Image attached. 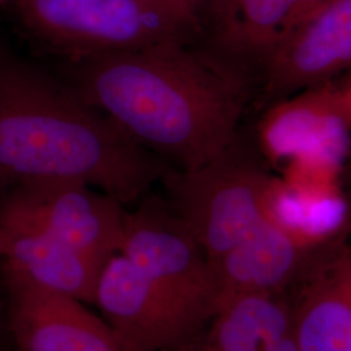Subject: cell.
Segmentation results:
<instances>
[{"instance_id":"ac0fdd59","label":"cell","mask_w":351,"mask_h":351,"mask_svg":"<svg viewBox=\"0 0 351 351\" xmlns=\"http://www.w3.org/2000/svg\"><path fill=\"white\" fill-rule=\"evenodd\" d=\"M339 88L351 121V71L346 73V78L342 82H339Z\"/></svg>"},{"instance_id":"5b68a950","label":"cell","mask_w":351,"mask_h":351,"mask_svg":"<svg viewBox=\"0 0 351 351\" xmlns=\"http://www.w3.org/2000/svg\"><path fill=\"white\" fill-rule=\"evenodd\" d=\"M265 163L298 184H339L351 155V121L339 82L329 81L269 103L255 134Z\"/></svg>"},{"instance_id":"e0dca14e","label":"cell","mask_w":351,"mask_h":351,"mask_svg":"<svg viewBox=\"0 0 351 351\" xmlns=\"http://www.w3.org/2000/svg\"><path fill=\"white\" fill-rule=\"evenodd\" d=\"M165 3L177 7L182 11L191 14L199 24H201V20H199V14H198V7H197V0H163ZM202 26V24H201ZM203 30V29H202Z\"/></svg>"},{"instance_id":"3957f363","label":"cell","mask_w":351,"mask_h":351,"mask_svg":"<svg viewBox=\"0 0 351 351\" xmlns=\"http://www.w3.org/2000/svg\"><path fill=\"white\" fill-rule=\"evenodd\" d=\"M5 1L26 34L64 60L203 40L201 24L163 0Z\"/></svg>"},{"instance_id":"7c38bea8","label":"cell","mask_w":351,"mask_h":351,"mask_svg":"<svg viewBox=\"0 0 351 351\" xmlns=\"http://www.w3.org/2000/svg\"><path fill=\"white\" fill-rule=\"evenodd\" d=\"M5 287L7 326L20 351H125L84 302L24 284Z\"/></svg>"},{"instance_id":"9a60e30c","label":"cell","mask_w":351,"mask_h":351,"mask_svg":"<svg viewBox=\"0 0 351 351\" xmlns=\"http://www.w3.org/2000/svg\"><path fill=\"white\" fill-rule=\"evenodd\" d=\"M289 333L288 300L272 294L243 295L219 308L204 351H267Z\"/></svg>"},{"instance_id":"d6986e66","label":"cell","mask_w":351,"mask_h":351,"mask_svg":"<svg viewBox=\"0 0 351 351\" xmlns=\"http://www.w3.org/2000/svg\"><path fill=\"white\" fill-rule=\"evenodd\" d=\"M267 351H298L297 346L294 343V339L291 336V332L289 333L288 336H285L284 339L277 341L275 345H272Z\"/></svg>"},{"instance_id":"52a82bcc","label":"cell","mask_w":351,"mask_h":351,"mask_svg":"<svg viewBox=\"0 0 351 351\" xmlns=\"http://www.w3.org/2000/svg\"><path fill=\"white\" fill-rule=\"evenodd\" d=\"M126 211L78 180H43L5 191L0 215L37 226L101 265L119 252Z\"/></svg>"},{"instance_id":"8fae6325","label":"cell","mask_w":351,"mask_h":351,"mask_svg":"<svg viewBox=\"0 0 351 351\" xmlns=\"http://www.w3.org/2000/svg\"><path fill=\"white\" fill-rule=\"evenodd\" d=\"M290 332L298 351H351V247L339 237L291 287Z\"/></svg>"},{"instance_id":"8992f818","label":"cell","mask_w":351,"mask_h":351,"mask_svg":"<svg viewBox=\"0 0 351 351\" xmlns=\"http://www.w3.org/2000/svg\"><path fill=\"white\" fill-rule=\"evenodd\" d=\"M146 195L136 210L125 213L119 252L202 332L219 310L213 267L168 201Z\"/></svg>"},{"instance_id":"44dd1931","label":"cell","mask_w":351,"mask_h":351,"mask_svg":"<svg viewBox=\"0 0 351 351\" xmlns=\"http://www.w3.org/2000/svg\"><path fill=\"white\" fill-rule=\"evenodd\" d=\"M1 1H4V0H0V3H1Z\"/></svg>"},{"instance_id":"30bf717a","label":"cell","mask_w":351,"mask_h":351,"mask_svg":"<svg viewBox=\"0 0 351 351\" xmlns=\"http://www.w3.org/2000/svg\"><path fill=\"white\" fill-rule=\"evenodd\" d=\"M330 239L308 236L274 217L265 219L239 245L210 262L219 308L243 295H282Z\"/></svg>"},{"instance_id":"ba28073f","label":"cell","mask_w":351,"mask_h":351,"mask_svg":"<svg viewBox=\"0 0 351 351\" xmlns=\"http://www.w3.org/2000/svg\"><path fill=\"white\" fill-rule=\"evenodd\" d=\"M125 351H164L198 343L202 332L136 264L120 252L101 267L95 303Z\"/></svg>"},{"instance_id":"ffe728a7","label":"cell","mask_w":351,"mask_h":351,"mask_svg":"<svg viewBox=\"0 0 351 351\" xmlns=\"http://www.w3.org/2000/svg\"><path fill=\"white\" fill-rule=\"evenodd\" d=\"M164 351H204V345L201 346V345H199V342H198V343L190 345V346H186V348H180V349H172V350Z\"/></svg>"},{"instance_id":"6da1fadb","label":"cell","mask_w":351,"mask_h":351,"mask_svg":"<svg viewBox=\"0 0 351 351\" xmlns=\"http://www.w3.org/2000/svg\"><path fill=\"white\" fill-rule=\"evenodd\" d=\"M63 80L139 146L178 171L213 160L237 138L252 85L201 43L65 60Z\"/></svg>"},{"instance_id":"4fadbf2b","label":"cell","mask_w":351,"mask_h":351,"mask_svg":"<svg viewBox=\"0 0 351 351\" xmlns=\"http://www.w3.org/2000/svg\"><path fill=\"white\" fill-rule=\"evenodd\" d=\"M0 267L5 282L94 304L103 265L37 226L0 215Z\"/></svg>"},{"instance_id":"2e32d148","label":"cell","mask_w":351,"mask_h":351,"mask_svg":"<svg viewBox=\"0 0 351 351\" xmlns=\"http://www.w3.org/2000/svg\"><path fill=\"white\" fill-rule=\"evenodd\" d=\"M339 185L346 206V232L351 233V155L343 165Z\"/></svg>"},{"instance_id":"277c9868","label":"cell","mask_w":351,"mask_h":351,"mask_svg":"<svg viewBox=\"0 0 351 351\" xmlns=\"http://www.w3.org/2000/svg\"><path fill=\"white\" fill-rule=\"evenodd\" d=\"M264 163L255 141L239 132L213 160L189 171L169 168L162 177L167 201L210 262L268 219L276 177Z\"/></svg>"},{"instance_id":"7a4b0ae2","label":"cell","mask_w":351,"mask_h":351,"mask_svg":"<svg viewBox=\"0 0 351 351\" xmlns=\"http://www.w3.org/2000/svg\"><path fill=\"white\" fill-rule=\"evenodd\" d=\"M169 168L63 78L0 50V188L78 180L124 206Z\"/></svg>"},{"instance_id":"9c48e42d","label":"cell","mask_w":351,"mask_h":351,"mask_svg":"<svg viewBox=\"0 0 351 351\" xmlns=\"http://www.w3.org/2000/svg\"><path fill=\"white\" fill-rule=\"evenodd\" d=\"M351 71V0H324L285 38L258 75L264 99H284Z\"/></svg>"},{"instance_id":"5bb4252c","label":"cell","mask_w":351,"mask_h":351,"mask_svg":"<svg viewBox=\"0 0 351 351\" xmlns=\"http://www.w3.org/2000/svg\"><path fill=\"white\" fill-rule=\"evenodd\" d=\"M324 0H237L226 39L210 49L251 82L272 51Z\"/></svg>"}]
</instances>
